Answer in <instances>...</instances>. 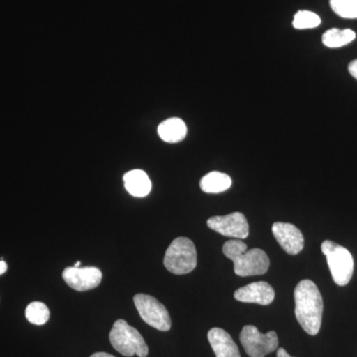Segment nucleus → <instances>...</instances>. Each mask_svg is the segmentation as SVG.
<instances>
[{
  "label": "nucleus",
  "instance_id": "f257e3e1",
  "mask_svg": "<svg viewBox=\"0 0 357 357\" xmlns=\"http://www.w3.org/2000/svg\"><path fill=\"white\" fill-rule=\"evenodd\" d=\"M295 314L303 330L310 335H318L323 319L324 301L316 284L302 280L294 291Z\"/></svg>",
  "mask_w": 357,
  "mask_h": 357
},
{
  "label": "nucleus",
  "instance_id": "f03ea898",
  "mask_svg": "<svg viewBox=\"0 0 357 357\" xmlns=\"http://www.w3.org/2000/svg\"><path fill=\"white\" fill-rule=\"evenodd\" d=\"M223 255L234 261V273L241 277L266 273L270 260L265 251L259 248L248 250V245L239 239H231L222 246Z\"/></svg>",
  "mask_w": 357,
  "mask_h": 357
},
{
  "label": "nucleus",
  "instance_id": "7ed1b4c3",
  "mask_svg": "<svg viewBox=\"0 0 357 357\" xmlns=\"http://www.w3.org/2000/svg\"><path fill=\"white\" fill-rule=\"evenodd\" d=\"M110 344L122 356L146 357L149 349L141 333L124 319H117L109 333Z\"/></svg>",
  "mask_w": 357,
  "mask_h": 357
},
{
  "label": "nucleus",
  "instance_id": "20e7f679",
  "mask_svg": "<svg viewBox=\"0 0 357 357\" xmlns=\"http://www.w3.org/2000/svg\"><path fill=\"white\" fill-rule=\"evenodd\" d=\"M197 249L191 239L178 237L166 250L164 266L171 273L188 274L197 267Z\"/></svg>",
  "mask_w": 357,
  "mask_h": 357
},
{
  "label": "nucleus",
  "instance_id": "39448f33",
  "mask_svg": "<svg viewBox=\"0 0 357 357\" xmlns=\"http://www.w3.org/2000/svg\"><path fill=\"white\" fill-rule=\"evenodd\" d=\"M321 251L326 255L333 281L338 286H345L354 275V261L351 253L344 246L325 241L321 243Z\"/></svg>",
  "mask_w": 357,
  "mask_h": 357
},
{
  "label": "nucleus",
  "instance_id": "423d86ee",
  "mask_svg": "<svg viewBox=\"0 0 357 357\" xmlns=\"http://www.w3.org/2000/svg\"><path fill=\"white\" fill-rule=\"evenodd\" d=\"M134 305L139 312L141 319L161 332L170 331L172 321L165 306L156 298L146 294H137L133 298Z\"/></svg>",
  "mask_w": 357,
  "mask_h": 357
},
{
  "label": "nucleus",
  "instance_id": "0eeeda50",
  "mask_svg": "<svg viewBox=\"0 0 357 357\" xmlns=\"http://www.w3.org/2000/svg\"><path fill=\"white\" fill-rule=\"evenodd\" d=\"M239 338L249 357H265L278 349V335L273 331L262 333L255 326H245Z\"/></svg>",
  "mask_w": 357,
  "mask_h": 357
},
{
  "label": "nucleus",
  "instance_id": "6e6552de",
  "mask_svg": "<svg viewBox=\"0 0 357 357\" xmlns=\"http://www.w3.org/2000/svg\"><path fill=\"white\" fill-rule=\"evenodd\" d=\"M206 225L211 229L225 236L244 239L249 236L248 220L243 213L238 211L227 215H218V217L208 218Z\"/></svg>",
  "mask_w": 357,
  "mask_h": 357
},
{
  "label": "nucleus",
  "instance_id": "1a4fd4ad",
  "mask_svg": "<svg viewBox=\"0 0 357 357\" xmlns=\"http://www.w3.org/2000/svg\"><path fill=\"white\" fill-rule=\"evenodd\" d=\"M62 276L69 287L79 292L93 290L102 280V271L96 267H67Z\"/></svg>",
  "mask_w": 357,
  "mask_h": 357
},
{
  "label": "nucleus",
  "instance_id": "9d476101",
  "mask_svg": "<svg viewBox=\"0 0 357 357\" xmlns=\"http://www.w3.org/2000/svg\"><path fill=\"white\" fill-rule=\"evenodd\" d=\"M272 232L277 243L290 255H299L304 248V236L297 227L288 222H275Z\"/></svg>",
  "mask_w": 357,
  "mask_h": 357
},
{
  "label": "nucleus",
  "instance_id": "9b49d317",
  "mask_svg": "<svg viewBox=\"0 0 357 357\" xmlns=\"http://www.w3.org/2000/svg\"><path fill=\"white\" fill-rule=\"evenodd\" d=\"M234 298L238 302L267 306L273 302L275 291L267 282H255L236 290Z\"/></svg>",
  "mask_w": 357,
  "mask_h": 357
},
{
  "label": "nucleus",
  "instance_id": "f8f14e48",
  "mask_svg": "<svg viewBox=\"0 0 357 357\" xmlns=\"http://www.w3.org/2000/svg\"><path fill=\"white\" fill-rule=\"evenodd\" d=\"M208 338L215 356L241 357L236 342L229 333L222 328H211L208 333Z\"/></svg>",
  "mask_w": 357,
  "mask_h": 357
},
{
  "label": "nucleus",
  "instance_id": "ddd939ff",
  "mask_svg": "<svg viewBox=\"0 0 357 357\" xmlns=\"http://www.w3.org/2000/svg\"><path fill=\"white\" fill-rule=\"evenodd\" d=\"M123 181L126 191L136 198H144L151 192V181L144 171H129L124 175Z\"/></svg>",
  "mask_w": 357,
  "mask_h": 357
},
{
  "label": "nucleus",
  "instance_id": "4468645a",
  "mask_svg": "<svg viewBox=\"0 0 357 357\" xmlns=\"http://www.w3.org/2000/svg\"><path fill=\"white\" fill-rule=\"evenodd\" d=\"M187 131L185 121L178 117L166 119L158 126L159 137L167 143H178L184 140Z\"/></svg>",
  "mask_w": 357,
  "mask_h": 357
},
{
  "label": "nucleus",
  "instance_id": "2eb2a0df",
  "mask_svg": "<svg viewBox=\"0 0 357 357\" xmlns=\"http://www.w3.org/2000/svg\"><path fill=\"white\" fill-rule=\"evenodd\" d=\"M232 185L231 178L227 174L213 171L202 178L199 187L208 194H220L229 190Z\"/></svg>",
  "mask_w": 357,
  "mask_h": 357
},
{
  "label": "nucleus",
  "instance_id": "dca6fc26",
  "mask_svg": "<svg viewBox=\"0 0 357 357\" xmlns=\"http://www.w3.org/2000/svg\"><path fill=\"white\" fill-rule=\"evenodd\" d=\"M356 32L351 29L340 30L337 28L328 30L323 35V43L328 48H340L351 43L356 39Z\"/></svg>",
  "mask_w": 357,
  "mask_h": 357
},
{
  "label": "nucleus",
  "instance_id": "f3484780",
  "mask_svg": "<svg viewBox=\"0 0 357 357\" xmlns=\"http://www.w3.org/2000/svg\"><path fill=\"white\" fill-rule=\"evenodd\" d=\"M25 316L33 325L42 326L49 321L50 311L43 303L33 302L26 307Z\"/></svg>",
  "mask_w": 357,
  "mask_h": 357
},
{
  "label": "nucleus",
  "instance_id": "a211bd4d",
  "mask_svg": "<svg viewBox=\"0 0 357 357\" xmlns=\"http://www.w3.org/2000/svg\"><path fill=\"white\" fill-rule=\"evenodd\" d=\"M333 13L347 20H356L357 0H330Z\"/></svg>",
  "mask_w": 357,
  "mask_h": 357
},
{
  "label": "nucleus",
  "instance_id": "6ab92c4d",
  "mask_svg": "<svg viewBox=\"0 0 357 357\" xmlns=\"http://www.w3.org/2000/svg\"><path fill=\"white\" fill-rule=\"evenodd\" d=\"M321 20L318 14L312 11L300 10L294 16L293 26L296 29H312L321 24Z\"/></svg>",
  "mask_w": 357,
  "mask_h": 357
},
{
  "label": "nucleus",
  "instance_id": "aec40b11",
  "mask_svg": "<svg viewBox=\"0 0 357 357\" xmlns=\"http://www.w3.org/2000/svg\"><path fill=\"white\" fill-rule=\"evenodd\" d=\"M349 74L357 81V59L356 60L352 61L349 65Z\"/></svg>",
  "mask_w": 357,
  "mask_h": 357
},
{
  "label": "nucleus",
  "instance_id": "412c9836",
  "mask_svg": "<svg viewBox=\"0 0 357 357\" xmlns=\"http://www.w3.org/2000/svg\"><path fill=\"white\" fill-rule=\"evenodd\" d=\"M277 357H293L291 356L290 354H288L283 347H280V349H277Z\"/></svg>",
  "mask_w": 357,
  "mask_h": 357
},
{
  "label": "nucleus",
  "instance_id": "4be33fe9",
  "mask_svg": "<svg viewBox=\"0 0 357 357\" xmlns=\"http://www.w3.org/2000/svg\"><path fill=\"white\" fill-rule=\"evenodd\" d=\"M7 271V264L6 261H3V260H1L0 261V275L6 273Z\"/></svg>",
  "mask_w": 357,
  "mask_h": 357
},
{
  "label": "nucleus",
  "instance_id": "5701e85b",
  "mask_svg": "<svg viewBox=\"0 0 357 357\" xmlns=\"http://www.w3.org/2000/svg\"><path fill=\"white\" fill-rule=\"evenodd\" d=\"M89 357H115V356H112V354H107V352H96V354H93V356H91Z\"/></svg>",
  "mask_w": 357,
  "mask_h": 357
},
{
  "label": "nucleus",
  "instance_id": "b1692460",
  "mask_svg": "<svg viewBox=\"0 0 357 357\" xmlns=\"http://www.w3.org/2000/svg\"><path fill=\"white\" fill-rule=\"evenodd\" d=\"M74 267H81V262H76V264L74 265Z\"/></svg>",
  "mask_w": 357,
  "mask_h": 357
}]
</instances>
